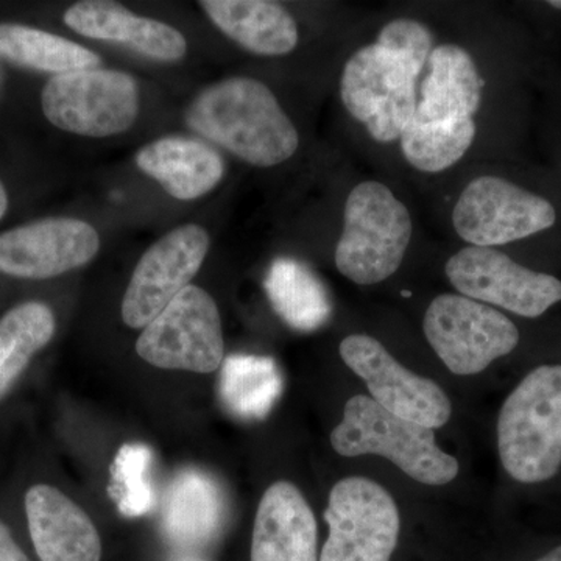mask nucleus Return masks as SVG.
Returning a JSON list of instances; mask_svg holds the SVG:
<instances>
[{"label":"nucleus","mask_w":561,"mask_h":561,"mask_svg":"<svg viewBox=\"0 0 561 561\" xmlns=\"http://www.w3.org/2000/svg\"><path fill=\"white\" fill-rule=\"evenodd\" d=\"M191 130L257 168L289 160L300 136L262 81L234 77L206 88L186 111Z\"/></svg>","instance_id":"1"},{"label":"nucleus","mask_w":561,"mask_h":561,"mask_svg":"<svg viewBox=\"0 0 561 561\" xmlns=\"http://www.w3.org/2000/svg\"><path fill=\"white\" fill-rule=\"evenodd\" d=\"M497 449L515 481H549L561 467V365L535 368L508 394L497 420Z\"/></svg>","instance_id":"2"},{"label":"nucleus","mask_w":561,"mask_h":561,"mask_svg":"<svg viewBox=\"0 0 561 561\" xmlns=\"http://www.w3.org/2000/svg\"><path fill=\"white\" fill-rule=\"evenodd\" d=\"M331 445L345 457H386L409 478L426 485H446L460 470L459 461L438 448L434 430L387 412L367 394H356L346 402L343 420L332 431Z\"/></svg>","instance_id":"3"},{"label":"nucleus","mask_w":561,"mask_h":561,"mask_svg":"<svg viewBox=\"0 0 561 561\" xmlns=\"http://www.w3.org/2000/svg\"><path fill=\"white\" fill-rule=\"evenodd\" d=\"M335 267L360 286L382 283L400 268L412 239L408 206L379 181H364L350 192Z\"/></svg>","instance_id":"4"},{"label":"nucleus","mask_w":561,"mask_h":561,"mask_svg":"<svg viewBox=\"0 0 561 561\" xmlns=\"http://www.w3.org/2000/svg\"><path fill=\"white\" fill-rule=\"evenodd\" d=\"M416 72L379 44L354 51L343 68L341 95L346 111L365 125L373 139H400L415 113Z\"/></svg>","instance_id":"5"},{"label":"nucleus","mask_w":561,"mask_h":561,"mask_svg":"<svg viewBox=\"0 0 561 561\" xmlns=\"http://www.w3.org/2000/svg\"><path fill=\"white\" fill-rule=\"evenodd\" d=\"M41 103L44 116L55 127L88 138H108L135 124L139 88L121 70H73L50 79Z\"/></svg>","instance_id":"6"},{"label":"nucleus","mask_w":561,"mask_h":561,"mask_svg":"<svg viewBox=\"0 0 561 561\" xmlns=\"http://www.w3.org/2000/svg\"><path fill=\"white\" fill-rule=\"evenodd\" d=\"M140 359L164 370L208 375L225 360L219 308L198 286L181 290L136 342Z\"/></svg>","instance_id":"7"},{"label":"nucleus","mask_w":561,"mask_h":561,"mask_svg":"<svg viewBox=\"0 0 561 561\" xmlns=\"http://www.w3.org/2000/svg\"><path fill=\"white\" fill-rule=\"evenodd\" d=\"M424 335L454 375H478L518 346L511 319L463 295H438L423 320Z\"/></svg>","instance_id":"8"},{"label":"nucleus","mask_w":561,"mask_h":561,"mask_svg":"<svg viewBox=\"0 0 561 561\" xmlns=\"http://www.w3.org/2000/svg\"><path fill=\"white\" fill-rule=\"evenodd\" d=\"M324 519L330 537L319 561H390L400 538V513L389 491L367 478L332 486Z\"/></svg>","instance_id":"9"},{"label":"nucleus","mask_w":561,"mask_h":561,"mask_svg":"<svg viewBox=\"0 0 561 561\" xmlns=\"http://www.w3.org/2000/svg\"><path fill=\"white\" fill-rule=\"evenodd\" d=\"M556 220L552 203L497 176L472 180L453 210L457 234L486 249L548 230Z\"/></svg>","instance_id":"10"},{"label":"nucleus","mask_w":561,"mask_h":561,"mask_svg":"<svg viewBox=\"0 0 561 561\" xmlns=\"http://www.w3.org/2000/svg\"><path fill=\"white\" fill-rule=\"evenodd\" d=\"M446 276L463 297L537 319L561 301V280L516 264L486 247H465L449 257Z\"/></svg>","instance_id":"11"},{"label":"nucleus","mask_w":561,"mask_h":561,"mask_svg":"<svg viewBox=\"0 0 561 561\" xmlns=\"http://www.w3.org/2000/svg\"><path fill=\"white\" fill-rule=\"evenodd\" d=\"M339 351L350 370L367 382L371 400L387 412L434 431L451 419V401L442 387L402 367L381 342L353 334L343 339Z\"/></svg>","instance_id":"12"},{"label":"nucleus","mask_w":561,"mask_h":561,"mask_svg":"<svg viewBox=\"0 0 561 561\" xmlns=\"http://www.w3.org/2000/svg\"><path fill=\"white\" fill-rule=\"evenodd\" d=\"M209 250V236L198 225L165 234L140 257L122 300V320L133 330L146 328L190 286Z\"/></svg>","instance_id":"13"},{"label":"nucleus","mask_w":561,"mask_h":561,"mask_svg":"<svg viewBox=\"0 0 561 561\" xmlns=\"http://www.w3.org/2000/svg\"><path fill=\"white\" fill-rule=\"evenodd\" d=\"M101 250L94 227L79 219H44L0 234V272L49 279L88 264Z\"/></svg>","instance_id":"14"},{"label":"nucleus","mask_w":561,"mask_h":561,"mask_svg":"<svg viewBox=\"0 0 561 561\" xmlns=\"http://www.w3.org/2000/svg\"><path fill=\"white\" fill-rule=\"evenodd\" d=\"M25 515L41 561H101V535L87 512L55 486L25 493Z\"/></svg>","instance_id":"15"},{"label":"nucleus","mask_w":561,"mask_h":561,"mask_svg":"<svg viewBox=\"0 0 561 561\" xmlns=\"http://www.w3.org/2000/svg\"><path fill=\"white\" fill-rule=\"evenodd\" d=\"M319 527L308 501L294 483L265 491L254 518L251 561H319Z\"/></svg>","instance_id":"16"},{"label":"nucleus","mask_w":561,"mask_h":561,"mask_svg":"<svg viewBox=\"0 0 561 561\" xmlns=\"http://www.w3.org/2000/svg\"><path fill=\"white\" fill-rule=\"evenodd\" d=\"M62 21L91 39L124 44L151 60L172 62L186 55L187 43L176 28L133 14L116 2L87 0L70 7Z\"/></svg>","instance_id":"17"},{"label":"nucleus","mask_w":561,"mask_h":561,"mask_svg":"<svg viewBox=\"0 0 561 561\" xmlns=\"http://www.w3.org/2000/svg\"><path fill=\"white\" fill-rule=\"evenodd\" d=\"M483 80L471 55L456 44L434 47L412 119L442 125L472 124Z\"/></svg>","instance_id":"18"},{"label":"nucleus","mask_w":561,"mask_h":561,"mask_svg":"<svg viewBox=\"0 0 561 561\" xmlns=\"http://www.w3.org/2000/svg\"><path fill=\"white\" fill-rule=\"evenodd\" d=\"M228 505L220 483L202 470H184L165 491L161 526L180 551L213 545L224 531Z\"/></svg>","instance_id":"19"},{"label":"nucleus","mask_w":561,"mask_h":561,"mask_svg":"<svg viewBox=\"0 0 561 561\" xmlns=\"http://www.w3.org/2000/svg\"><path fill=\"white\" fill-rule=\"evenodd\" d=\"M136 164L179 201L203 197L225 175V162L219 151L203 140L181 136L147 144L136 154Z\"/></svg>","instance_id":"20"},{"label":"nucleus","mask_w":561,"mask_h":561,"mask_svg":"<svg viewBox=\"0 0 561 561\" xmlns=\"http://www.w3.org/2000/svg\"><path fill=\"white\" fill-rule=\"evenodd\" d=\"M203 10L228 38L264 57L290 54L298 28L289 11L267 0H203Z\"/></svg>","instance_id":"21"},{"label":"nucleus","mask_w":561,"mask_h":561,"mask_svg":"<svg viewBox=\"0 0 561 561\" xmlns=\"http://www.w3.org/2000/svg\"><path fill=\"white\" fill-rule=\"evenodd\" d=\"M283 390V373L272 357L231 354L221 364L220 400L236 419L264 420Z\"/></svg>","instance_id":"22"},{"label":"nucleus","mask_w":561,"mask_h":561,"mask_svg":"<svg viewBox=\"0 0 561 561\" xmlns=\"http://www.w3.org/2000/svg\"><path fill=\"white\" fill-rule=\"evenodd\" d=\"M264 287L275 312L294 330L316 331L330 319L327 289L301 262L289 257L273 262Z\"/></svg>","instance_id":"23"},{"label":"nucleus","mask_w":561,"mask_h":561,"mask_svg":"<svg viewBox=\"0 0 561 561\" xmlns=\"http://www.w3.org/2000/svg\"><path fill=\"white\" fill-rule=\"evenodd\" d=\"M0 57L55 76L95 69L102 62L95 51L73 41L20 24H0Z\"/></svg>","instance_id":"24"},{"label":"nucleus","mask_w":561,"mask_h":561,"mask_svg":"<svg viewBox=\"0 0 561 561\" xmlns=\"http://www.w3.org/2000/svg\"><path fill=\"white\" fill-rule=\"evenodd\" d=\"M57 321L49 306L22 302L0 319V400L27 370L32 357L49 345Z\"/></svg>","instance_id":"25"},{"label":"nucleus","mask_w":561,"mask_h":561,"mask_svg":"<svg viewBox=\"0 0 561 561\" xmlns=\"http://www.w3.org/2000/svg\"><path fill=\"white\" fill-rule=\"evenodd\" d=\"M474 138L476 122L440 125L411 119L400 140L409 164L421 172L438 173L457 164L470 150Z\"/></svg>","instance_id":"26"},{"label":"nucleus","mask_w":561,"mask_h":561,"mask_svg":"<svg viewBox=\"0 0 561 561\" xmlns=\"http://www.w3.org/2000/svg\"><path fill=\"white\" fill-rule=\"evenodd\" d=\"M153 453L144 443H125L110 467V500L128 519L140 518L153 508L150 470Z\"/></svg>","instance_id":"27"},{"label":"nucleus","mask_w":561,"mask_h":561,"mask_svg":"<svg viewBox=\"0 0 561 561\" xmlns=\"http://www.w3.org/2000/svg\"><path fill=\"white\" fill-rule=\"evenodd\" d=\"M376 44L397 55L421 73L426 69L427 60L434 50V36L421 22L402 18L390 21L379 33Z\"/></svg>","instance_id":"28"},{"label":"nucleus","mask_w":561,"mask_h":561,"mask_svg":"<svg viewBox=\"0 0 561 561\" xmlns=\"http://www.w3.org/2000/svg\"><path fill=\"white\" fill-rule=\"evenodd\" d=\"M0 561H31L14 541L9 527L0 522Z\"/></svg>","instance_id":"29"},{"label":"nucleus","mask_w":561,"mask_h":561,"mask_svg":"<svg viewBox=\"0 0 561 561\" xmlns=\"http://www.w3.org/2000/svg\"><path fill=\"white\" fill-rule=\"evenodd\" d=\"M169 561H208L198 556V553L190 551H179L173 553Z\"/></svg>","instance_id":"30"},{"label":"nucleus","mask_w":561,"mask_h":561,"mask_svg":"<svg viewBox=\"0 0 561 561\" xmlns=\"http://www.w3.org/2000/svg\"><path fill=\"white\" fill-rule=\"evenodd\" d=\"M7 208H9V197H7L5 187L0 183V219L7 213Z\"/></svg>","instance_id":"31"},{"label":"nucleus","mask_w":561,"mask_h":561,"mask_svg":"<svg viewBox=\"0 0 561 561\" xmlns=\"http://www.w3.org/2000/svg\"><path fill=\"white\" fill-rule=\"evenodd\" d=\"M537 561H561V546L553 549V551L546 553L545 557H541V559Z\"/></svg>","instance_id":"32"},{"label":"nucleus","mask_w":561,"mask_h":561,"mask_svg":"<svg viewBox=\"0 0 561 561\" xmlns=\"http://www.w3.org/2000/svg\"><path fill=\"white\" fill-rule=\"evenodd\" d=\"M549 5L553 7V9L561 10V0H551V2H548Z\"/></svg>","instance_id":"33"}]
</instances>
